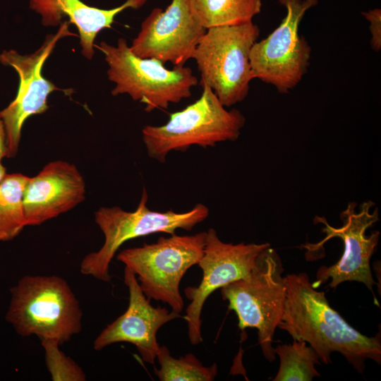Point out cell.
Returning <instances> with one entry per match:
<instances>
[{
  "label": "cell",
  "mask_w": 381,
  "mask_h": 381,
  "mask_svg": "<svg viewBox=\"0 0 381 381\" xmlns=\"http://www.w3.org/2000/svg\"><path fill=\"white\" fill-rule=\"evenodd\" d=\"M286 289L284 313L278 327L293 339L308 343L320 361L330 363V355L340 353L359 373L370 359L381 363L380 334L367 337L350 325L333 309L325 292L312 286L306 272L284 277Z\"/></svg>",
  "instance_id": "cell-1"
},
{
  "label": "cell",
  "mask_w": 381,
  "mask_h": 381,
  "mask_svg": "<svg viewBox=\"0 0 381 381\" xmlns=\"http://www.w3.org/2000/svg\"><path fill=\"white\" fill-rule=\"evenodd\" d=\"M11 293L6 318L18 334L55 339L62 345L81 331L83 311L63 278L25 275Z\"/></svg>",
  "instance_id": "cell-2"
},
{
  "label": "cell",
  "mask_w": 381,
  "mask_h": 381,
  "mask_svg": "<svg viewBox=\"0 0 381 381\" xmlns=\"http://www.w3.org/2000/svg\"><path fill=\"white\" fill-rule=\"evenodd\" d=\"M202 95L183 109L170 114L162 126H145L143 140L150 157L164 163L171 151L186 152L192 145L213 147L236 140L246 119L238 109H226L213 90L200 83Z\"/></svg>",
  "instance_id": "cell-3"
},
{
  "label": "cell",
  "mask_w": 381,
  "mask_h": 381,
  "mask_svg": "<svg viewBox=\"0 0 381 381\" xmlns=\"http://www.w3.org/2000/svg\"><path fill=\"white\" fill-rule=\"evenodd\" d=\"M280 257L271 246L258 256L250 274L221 288L229 309L236 313L238 327L255 328L264 357L275 359L274 332L284 313L286 289Z\"/></svg>",
  "instance_id": "cell-4"
},
{
  "label": "cell",
  "mask_w": 381,
  "mask_h": 381,
  "mask_svg": "<svg viewBox=\"0 0 381 381\" xmlns=\"http://www.w3.org/2000/svg\"><path fill=\"white\" fill-rule=\"evenodd\" d=\"M95 46L104 54L109 80L115 83L112 95L127 94L145 104L147 112L167 109L169 104L190 97L192 88L198 83L190 67L168 69L157 59L140 58L131 52L123 37L116 46L106 42Z\"/></svg>",
  "instance_id": "cell-5"
},
{
  "label": "cell",
  "mask_w": 381,
  "mask_h": 381,
  "mask_svg": "<svg viewBox=\"0 0 381 381\" xmlns=\"http://www.w3.org/2000/svg\"><path fill=\"white\" fill-rule=\"evenodd\" d=\"M147 200V192L144 187L135 211L128 212L113 206L102 207L95 212V221L104 234V241L99 250L90 253L82 260V274L109 282L110 263L126 241L155 233L172 235L179 229L190 231L209 216V208L202 203L185 212H158L148 208Z\"/></svg>",
  "instance_id": "cell-6"
},
{
  "label": "cell",
  "mask_w": 381,
  "mask_h": 381,
  "mask_svg": "<svg viewBox=\"0 0 381 381\" xmlns=\"http://www.w3.org/2000/svg\"><path fill=\"white\" fill-rule=\"evenodd\" d=\"M206 231L194 235L160 237L155 243L121 250L119 261L131 270L149 300L168 304L180 314L183 300L179 291L187 270L198 265L204 253Z\"/></svg>",
  "instance_id": "cell-7"
},
{
  "label": "cell",
  "mask_w": 381,
  "mask_h": 381,
  "mask_svg": "<svg viewBox=\"0 0 381 381\" xmlns=\"http://www.w3.org/2000/svg\"><path fill=\"white\" fill-rule=\"evenodd\" d=\"M260 33L253 21L207 29L192 59L200 83L209 86L225 107L242 102L253 79L250 53Z\"/></svg>",
  "instance_id": "cell-8"
},
{
  "label": "cell",
  "mask_w": 381,
  "mask_h": 381,
  "mask_svg": "<svg viewBox=\"0 0 381 381\" xmlns=\"http://www.w3.org/2000/svg\"><path fill=\"white\" fill-rule=\"evenodd\" d=\"M373 205V202L365 201L360 205L357 212V203L349 202L346 209L340 214L343 224L339 228L329 225L325 217H315V224H324L321 231L326 236L316 244L306 243L302 246L307 250L306 258L315 259L316 253L323 249L325 243L333 238L342 240L344 252L337 263L318 269L317 279L312 283L313 288H318L329 279L331 281L327 286L332 289L347 281L361 282L373 293L375 303L379 306L373 291V286L376 283L373 278L370 260L377 245L380 231H374L370 236L365 234L366 230L379 220L378 208L370 211Z\"/></svg>",
  "instance_id": "cell-9"
},
{
  "label": "cell",
  "mask_w": 381,
  "mask_h": 381,
  "mask_svg": "<svg viewBox=\"0 0 381 381\" xmlns=\"http://www.w3.org/2000/svg\"><path fill=\"white\" fill-rule=\"evenodd\" d=\"M279 3L285 8L286 15L266 38L254 43L250 64L253 79L286 94L301 81L310 66L311 47L300 35L299 26L318 0H279Z\"/></svg>",
  "instance_id": "cell-10"
},
{
  "label": "cell",
  "mask_w": 381,
  "mask_h": 381,
  "mask_svg": "<svg viewBox=\"0 0 381 381\" xmlns=\"http://www.w3.org/2000/svg\"><path fill=\"white\" fill-rule=\"evenodd\" d=\"M70 35H75L69 31L68 23L65 22L56 34L48 35L42 46L32 54L21 55L11 49L0 54V63L13 67L19 77L16 98L0 111L6 133L7 157H15L18 151L25 121L32 115L45 112L49 108L48 96L60 90L44 78L42 67L58 41Z\"/></svg>",
  "instance_id": "cell-11"
},
{
  "label": "cell",
  "mask_w": 381,
  "mask_h": 381,
  "mask_svg": "<svg viewBox=\"0 0 381 381\" xmlns=\"http://www.w3.org/2000/svg\"><path fill=\"white\" fill-rule=\"evenodd\" d=\"M269 243L233 244L223 242L215 229L206 231L204 253L198 265L202 271V278L198 286L184 289L190 301L184 317L188 324L189 340L193 345L202 340L201 313L205 301L218 289L248 276L255 265L259 254Z\"/></svg>",
  "instance_id": "cell-12"
},
{
  "label": "cell",
  "mask_w": 381,
  "mask_h": 381,
  "mask_svg": "<svg viewBox=\"0 0 381 381\" xmlns=\"http://www.w3.org/2000/svg\"><path fill=\"white\" fill-rule=\"evenodd\" d=\"M206 30L192 16L188 0H171L164 10L152 9L130 49L140 58L181 66L192 59Z\"/></svg>",
  "instance_id": "cell-13"
},
{
  "label": "cell",
  "mask_w": 381,
  "mask_h": 381,
  "mask_svg": "<svg viewBox=\"0 0 381 381\" xmlns=\"http://www.w3.org/2000/svg\"><path fill=\"white\" fill-rule=\"evenodd\" d=\"M124 284L129 293L126 310L108 325L93 342L95 351L118 342H128L136 346L143 361L154 364L159 345L157 334L164 324L181 318V315L166 308L153 307L144 294L135 273L124 269Z\"/></svg>",
  "instance_id": "cell-14"
},
{
  "label": "cell",
  "mask_w": 381,
  "mask_h": 381,
  "mask_svg": "<svg viewBox=\"0 0 381 381\" xmlns=\"http://www.w3.org/2000/svg\"><path fill=\"white\" fill-rule=\"evenodd\" d=\"M85 197V182L72 163L64 160L47 164L29 177L23 194L27 226H38L66 213Z\"/></svg>",
  "instance_id": "cell-15"
},
{
  "label": "cell",
  "mask_w": 381,
  "mask_h": 381,
  "mask_svg": "<svg viewBox=\"0 0 381 381\" xmlns=\"http://www.w3.org/2000/svg\"><path fill=\"white\" fill-rule=\"evenodd\" d=\"M147 1L126 0L119 6L101 9L80 0H30V7L41 16L44 26L58 25L64 16L68 17L79 32L82 54L92 59L97 35L104 28H110L119 13L128 8H140Z\"/></svg>",
  "instance_id": "cell-16"
},
{
  "label": "cell",
  "mask_w": 381,
  "mask_h": 381,
  "mask_svg": "<svg viewBox=\"0 0 381 381\" xmlns=\"http://www.w3.org/2000/svg\"><path fill=\"white\" fill-rule=\"evenodd\" d=\"M195 20L206 30L253 21L262 8L261 0H188Z\"/></svg>",
  "instance_id": "cell-17"
},
{
  "label": "cell",
  "mask_w": 381,
  "mask_h": 381,
  "mask_svg": "<svg viewBox=\"0 0 381 381\" xmlns=\"http://www.w3.org/2000/svg\"><path fill=\"white\" fill-rule=\"evenodd\" d=\"M28 179L21 173L6 174L0 182V241L14 238L27 226L23 200Z\"/></svg>",
  "instance_id": "cell-18"
},
{
  "label": "cell",
  "mask_w": 381,
  "mask_h": 381,
  "mask_svg": "<svg viewBox=\"0 0 381 381\" xmlns=\"http://www.w3.org/2000/svg\"><path fill=\"white\" fill-rule=\"evenodd\" d=\"M274 351L280 364L273 381H311L320 376L315 368L320 364L319 356L306 341L294 339L292 344H279Z\"/></svg>",
  "instance_id": "cell-19"
},
{
  "label": "cell",
  "mask_w": 381,
  "mask_h": 381,
  "mask_svg": "<svg viewBox=\"0 0 381 381\" xmlns=\"http://www.w3.org/2000/svg\"><path fill=\"white\" fill-rule=\"evenodd\" d=\"M156 358L160 368L154 373L160 381H212L217 374L216 363L205 366L193 353L175 358L165 346H159Z\"/></svg>",
  "instance_id": "cell-20"
},
{
  "label": "cell",
  "mask_w": 381,
  "mask_h": 381,
  "mask_svg": "<svg viewBox=\"0 0 381 381\" xmlns=\"http://www.w3.org/2000/svg\"><path fill=\"white\" fill-rule=\"evenodd\" d=\"M44 349L45 363L53 381H85L86 375L83 369L60 349V343L55 339H42Z\"/></svg>",
  "instance_id": "cell-21"
},
{
  "label": "cell",
  "mask_w": 381,
  "mask_h": 381,
  "mask_svg": "<svg viewBox=\"0 0 381 381\" xmlns=\"http://www.w3.org/2000/svg\"><path fill=\"white\" fill-rule=\"evenodd\" d=\"M362 15L370 23L371 47L375 52H379L381 49V10L380 8L371 9L363 12Z\"/></svg>",
  "instance_id": "cell-22"
},
{
  "label": "cell",
  "mask_w": 381,
  "mask_h": 381,
  "mask_svg": "<svg viewBox=\"0 0 381 381\" xmlns=\"http://www.w3.org/2000/svg\"><path fill=\"white\" fill-rule=\"evenodd\" d=\"M7 155L6 133L4 123L0 117V162L4 157H7Z\"/></svg>",
  "instance_id": "cell-23"
},
{
  "label": "cell",
  "mask_w": 381,
  "mask_h": 381,
  "mask_svg": "<svg viewBox=\"0 0 381 381\" xmlns=\"http://www.w3.org/2000/svg\"><path fill=\"white\" fill-rule=\"evenodd\" d=\"M6 174V167L0 162V182Z\"/></svg>",
  "instance_id": "cell-24"
}]
</instances>
